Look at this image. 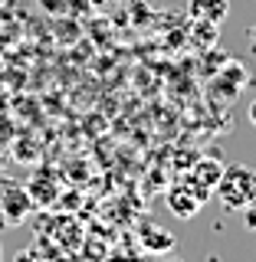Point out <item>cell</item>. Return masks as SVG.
Returning <instances> with one entry per match:
<instances>
[{
	"label": "cell",
	"instance_id": "6da1fadb",
	"mask_svg": "<svg viewBox=\"0 0 256 262\" xmlns=\"http://www.w3.org/2000/svg\"><path fill=\"white\" fill-rule=\"evenodd\" d=\"M213 193H217L224 210L250 207L256 200V170L246 167V164H230V167H224L220 180L213 184Z\"/></svg>",
	"mask_w": 256,
	"mask_h": 262
},
{
	"label": "cell",
	"instance_id": "7a4b0ae2",
	"mask_svg": "<svg viewBox=\"0 0 256 262\" xmlns=\"http://www.w3.org/2000/svg\"><path fill=\"white\" fill-rule=\"evenodd\" d=\"M33 210V196L20 180H7L0 177V226H16L30 216Z\"/></svg>",
	"mask_w": 256,
	"mask_h": 262
},
{
	"label": "cell",
	"instance_id": "3957f363",
	"mask_svg": "<svg viewBox=\"0 0 256 262\" xmlns=\"http://www.w3.org/2000/svg\"><path fill=\"white\" fill-rule=\"evenodd\" d=\"M243 82H246V69H243L240 62L227 59L217 72H213V79H210V92H213V95L224 92V98H237V95H240V89H243Z\"/></svg>",
	"mask_w": 256,
	"mask_h": 262
},
{
	"label": "cell",
	"instance_id": "277c9868",
	"mask_svg": "<svg viewBox=\"0 0 256 262\" xmlns=\"http://www.w3.org/2000/svg\"><path fill=\"white\" fill-rule=\"evenodd\" d=\"M168 207L174 210V216H181V220H194L197 213H201V207H204V200L197 196L187 184H174L168 190Z\"/></svg>",
	"mask_w": 256,
	"mask_h": 262
},
{
	"label": "cell",
	"instance_id": "5b68a950",
	"mask_svg": "<svg viewBox=\"0 0 256 262\" xmlns=\"http://www.w3.org/2000/svg\"><path fill=\"white\" fill-rule=\"evenodd\" d=\"M138 233H142V246H145L148 252H158V256H164V252L174 249V233H168V229L158 226L154 220H145Z\"/></svg>",
	"mask_w": 256,
	"mask_h": 262
},
{
	"label": "cell",
	"instance_id": "8992f818",
	"mask_svg": "<svg viewBox=\"0 0 256 262\" xmlns=\"http://www.w3.org/2000/svg\"><path fill=\"white\" fill-rule=\"evenodd\" d=\"M187 13L194 20H207V23H224L230 13V0H187Z\"/></svg>",
	"mask_w": 256,
	"mask_h": 262
},
{
	"label": "cell",
	"instance_id": "52a82bcc",
	"mask_svg": "<svg viewBox=\"0 0 256 262\" xmlns=\"http://www.w3.org/2000/svg\"><path fill=\"white\" fill-rule=\"evenodd\" d=\"M13 158L23 161V164H33L40 158V144L30 141V138H20V141H13Z\"/></svg>",
	"mask_w": 256,
	"mask_h": 262
},
{
	"label": "cell",
	"instance_id": "ba28073f",
	"mask_svg": "<svg viewBox=\"0 0 256 262\" xmlns=\"http://www.w3.org/2000/svg\"><path fill=\"white\" fill-rule=\"evenodd\" d=\"M243 226L246 229H256V207L250 203V207H243Z\"/></svg>",
	"mask_w": 256,
	"mask_h": 262
},
{
	"label": "cell",
	"instance_id": "9c48e42d",
	"mask_svg": "<svg viewBox=\"0 0 256 262\" xmlns=\"http://www.w3.org/2000/svg\"><path fill=\"white\" fill-rule=\"evenodd\" d=\"M246 118H250V125H256V98L246 105Z\"/></svg>",
	"mask_w": 256,
	"mask_h": 262
},
{
	"label": "cell",
	"instance_id": "30bf717a",
	"mask_svg": "<svg viewBox=\"0 0 256 262\" xmlns=\"http://www.w3.org/2000/svg\"><path fill=\"white\" fill-rule=\"evenodd\" d=\"M0 262H4V246H0Z\"/></svg>",
	"mask_w": 256,
	"mask_h": 262
},
{
	"label": "cell",
	"instance_id": "8fae6325",
	"mask_svg": "<svg viewBox=\"0 0 256 262\" xmlns=\"http://www.w3.org/2000/svg\"><path fill=\"white\" fill-rule=\"evenodd\" d=\"M168 262H181V259H168Z\"/></svg>",
	"mask_w": 256,
	"mask_h": 262
},
{
	"label": "cell",
	"instance_id": "7c38bea8",
	"mask_svg": "<svg viewBox=\"0 0 256 262\" xmlns=\"http://www.w3.org/2000/svg\"><path fill=\"white\" fill-rule=\"evenodd\" d=\"M0 7H4V0H0Z\"/></svg>",
	"mask_w": 256,
	"mask_h": 262
}]
</instances>
